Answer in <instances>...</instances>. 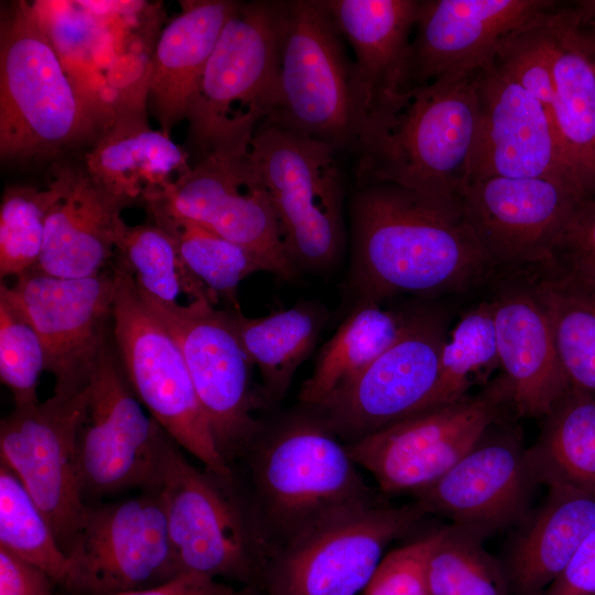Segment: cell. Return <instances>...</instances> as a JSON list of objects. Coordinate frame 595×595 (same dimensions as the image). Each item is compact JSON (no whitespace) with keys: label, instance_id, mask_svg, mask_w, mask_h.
<instances>
[{"label":"cell","instance_id":"cell-14","mask_svg":"<svg viewBox=\"0 0 595 595\" xmlns=\"http://www.w3.org/2000/svg\"><path fill=\"white\" fill-rule=\"evenodd\" d=\"M61 595H111L154 587L181 575L159 488L88 502Z\"/></svg>","mask_w":595,"mask_h":595},{"label":"cell","instance_id":"cell-13","mask_svg":"<svg viewBox=\"0 0 595 595\" xmlns=\"http://www.w3.org/2000/svg\"><path fill=\"white\" fill-rule=\"evenodd\" d=\"M142 298L176 339L216 446L231 468L264 425L255 416L263 402L251 388L253 365L229 311L207 300L181 305Z\"/></svg>","mask_w":595,"mask_h":595},{"label":"cell","instance_id":"cell-23","mask_svg":"<svg viewBox=\"0 0 595 595\" xmlns=\"http://www.w3.org/2000/svg\"><path fill=\"white\" fill-rule=\"evenodd\" d=\"M477 91L480 134L470 182L506 176L553 177L572 184L551 117L533 95L493 60L478 72Z\"/></svg>","mask_w":595,"mask_h":595},{"label":"cell","instance_id":"cell-32","mask_svg":"<svg viewBox=\"0 0 595 595\" xmlns=\"http://www.w3.org/2000/svg\"><path fill=\"white\" fill-rule=\"evenodd\" d=\"M542 419L528 448L539 483L595 494V396L570 387Z\"/></svg>","mask_w":595,"mask_h":595},{"label":"cell","instance_id":"cell-15","mask_svg":"<svg viewBox=\"0 0 595 595\" xmlns=\"http://www.w3.org/2000/svg\"><path fill=\"white\" fill-rule=\"evenodd\" d=\"M447 335L439 313L408 315L397 340L314 412L347 445L426 410Z\"/></svg>","mask_w":595,"mask_h":595},{"label":"cell","instance_id":"cell-4","mask_svg":"<svg viewBox=\"0 0 595 595\" xmlns=\"http://www.w3.org/2000/svg\"><path fill=\"white\" fill-rule=\"evenodd\" d=\"M66 74L33 4L15 1L0 23V154L28 162L91 142L115 121Z\"/></svg>","mask_w":595,"mask_h":595},{"label":"cell","instance_id":"cell-16","mask_svg":"<svg viewBox=\"0 0 595 595\" xmlns=\"http://www.w3.org/2000/svg\"><path fill=\"white\" fill-rule=\"evenodd\" d=\"M87 397L88 386L75 392H53L45 401L14 408L0 422V461L18 476L44 513L66 555L88 506L82 494L75 450Z\"/></svg>","mask_w":595,"mask_h":595},{"label":"cell","instance_id":"cell-29","mask_svg":"<svg viewBox=\"0 0 595 595\" xmlns=\"http://www.w3.org/2000/svg\"><path fill=\"white\" fill-rule=\"evenodd\" d=\"M353 47L359 107L379 91H398L419 0H326Z\"/></svg>","mask_w":595,"mask_h":595},{"label":"cell","instance_id":"cell-31","mask_svg":"<svg viewBox=\"0 0 595 595\" xmlns=\"http://www.w3.org/2000/svg\"><path fill=\"white\" fill-rule=\"evenodd\" d=\"M407 318L380 307L377 301L359 299L322 348L312 375L301 387L300 401L311 409L321 405L397 340Z\"/></svg>","mask_w":595,"mask_h":595},{"label":"cell","instance_id":"cell-45","mask_svg":"<svg viewBox=\"0 0 595 595\" xmlns=\"http://www.w3.org/2000/svg\"><path fill=\"white\" fill-rule=\"evenodd\" d=\"M541 595H595V528L562 574Z\"/></svg>","mask_w":595,"mask_h":595},{"label":"cell","instance_id":"cell-49","mask_svg":"<svg viewBox=\"0 0 595 595\" xmlns=\"http://www.w3.org/2000/svg\"><path fill=\"white\" fill-rule=\"evenodd\" d=\"M227 595H261V589L257 584L244 585L240 589H232Z\"/></svg>","mask_w":595,"mask_h":595},{"label":"cell","instance_id":"cell-33","mask_svg":"<svg viewBox=\"0 0 595 595\" xmlns=\"http://www.w3.org/2000/svg\"><path fill=\"white\" fill-rule=\"evenodd\" d=\"M530 272L570 386L595 396V289L549 264Z\"/></svg>","mask_w":595,"mask_h":595},{"label":"cell","instance_id":"cell-9","mask_svg":"<svg viewBox=\"0 0 595 595\" xmlns=\"http://www.w3.org/2000/svg\"><path fill=\"white\" fill-rule=\"evenodd\" d=\"M331 144L264 121L249 156L277 214L296 266L322 269L344 242L343 184Z\"/></svg>","mask_w":595,"mask_h":595},{"label":"cell","instance_id":"cell-35","mask_svg":"<svg viewBox=\"0 0 595 595\" xmlns=\"http://www.w3.org/2000/svg\"><path fill=\"white\" fill-rule=\"evenodd\" d=\"M115 259L132 274L140 293L148 299L178 303L184 293L192 300L217 302L208 290L184 267L169 234L150 220L145 224L126 225L117 241Z\"/></svg>","mask_w":595,"mask_h":595},{"label":"cell","instance_id":"cell-43","mask_svg":"<svg viewBox=\"0 0 595 595\" xmlns=\"http://www.w3.org/2000/svg\"><path fill=\"white\" fill-rule=\"evenodd\" d=\"M547 264L595 289V195L580 202Z\"/></svg>","mask_w":595,"mask_h":595},{"label":"cell","instance_id":"cell-42","mask_svg":"<svg viewBox=\"0 0 595 595\" xmlns=\"http://www.w3.org/2000/svg\"><path fill=\"white\" fill-rule=\"evenodd\" d=\"M435 534L433 531L388 552L363 595H431L426 564Z\"/></svg>","mask_w":595,"mask_h":595},{"label":"cell","instance_id":"cell-8","mask_svg":"<svg viewBox=\"0 0 595 595\" xmlns=\"http://www.w3.org/2000/svg\"><path fill=\"white\" fill-rule=\"evenodd\" d=\"M342 37L326 0L282 1L280 97L268 122L351 145L359 98Z\"/></svg>","mask_w":595,"mask_h":595},{"label":"cell","instance_id":"cell-46","mask_svg":"<svg viewBox=\"0 0 595 595\" xmlns=\"http://www.w3.org/2000/svg\"><path fill=\"white\" fill-rule=\"evenodd\" d=\"M232 589L231 586L219 580L185 573L154 587L125 591L111 595H227Z\"/></svg>","mask_w":595,"mask_h":595},{"label":"cell","instance_id":"cell-36","mask_svg":"<svg viewBox=\"0 0 595 595\" xmlns=\"http://www.w3.org/2000/svg\"><path fill=\"white\" fill-rule=\"evenodd\" d=\"M487 537L452 523L436 530L426 564L431 595H508L505 569L485 549Z\"/></svg>","mask_w":595,"mask_h":595},{"label":"cell","instance_id":"cell-2","mask_svg":"<svg viewBox=\"0 0 595 595\" xmlns=\"http://www.w3.org/2000/svg\"><path fill=\"white\" fill-rule=\"evenodd\" d=\"M479 69L365 101L351 142L360 186L387 182L458 203L479 142Z\"/></svg>","mask_w":595,"mask_h":595},{"label":"cell","instance_id":"cell-38","mask_svg":"<svg viewBox=\"0 0 595 595\" xmlns=\"http://www.w3.org/2000/svg\"><path fill=\"white\" fill-rule=\"evenodd\" d=\"M0 548L46 572L61 595L67 587L69 561L33 498L11 468L0 461Z\"/></svg>","mask_w":595,"mask_h":595},{"label":"cell","instance_id":"cell-34","mask_svg":"<svg viewBox=\"0 0 595 595\" xmlns=\"http://www.w3.org/2000/svg\"><path fill=\"white\" fill-rule=\"evenodd\" d=\"M153 223L162 227L173 240L182 263L217 302L219 298L237 303L241 281L258 271L262 263L246 248L229 241L206 227L176 217L155 204H145Z\"/></svg>","mask_w":595,"mask_h":595},{"label":"cell","instance_id":"cell-44","mask_svg":"<svg viewBox=\"0 0 595 595\" xmlns=\"http://www.w3.org/2000/svg\"><path fill=\"white\" fill-rule=\"evenodd\" d=\"M50 575L0 548V595H57Z\"/></svg>","mask_w":595,"mask_h":595},{"label":"cell","instance_id":"cell-17","mask_svg":"<svg viewBox=\"0 0 595 595\" xmlns=\"http://www.w3.org/2000/svg\"><path fill=\"white\" fill-rule=\"evenodd\" d=\"M142 203L155 204L246 248L267 272L285 280L295 274L296 264L249 151L204 158Z\"/></svg>","mask_w":595,"mask_h":595},{"label":"cell","instance_id":"cell-3","mask_svg":"<svg viewBox=\"0 0 595 595\" xmlns=\"http://www.w3.org/2000/svg\"><path fill=\"white\" fill-rule=\"evenodd\" d=\"M358 467L316 413L263 428L231 468L264 562L317 522L377 502Z\"/></svg>","mask_w":595,"mask_h":595},{"label":"cell","instance_id":"cell-48","mask_svg":"<svg viewBox=\"0 0 595 595\" xmlns=\"http://www.w3.org/2000/svg\"><path fill=\"white\" fill-rule=\"evenodd\" d=\"M574 13H575V10H574ZM575 21H576L577 34L595 62V29L581 24L577 20L576 13H575Z\"/></svg>","mask_w":595,"mask_h":595},{"label":"cell","instance_id":"cell-22","mask_svg":"<svg viewBox=\"0 0 595 595\" xmlns=\"http://www.w3.org/2000/svg\"><path fill=\"white\" fill-rule=\"evenodd\" d=\"M489 283L500 377L512 412L543 418L571 386L532 274L530 270L496 273Z\"/></svg>","mask_w":595,"mask_h":595},{"label":"cell","instance_id":"cell-40","mask_svg":"<svg viewBox=\"0 0 595 595\" xmlns=\"http://www.w3.org/2000/svg\"><path fill=\"white\" fill-rule=\"evenodd\" d=\"M46 371L42 340L10 286L0 284V379L11 392L14 408L37 403L41 375Z\"/></svg>","mask_w":595,"mask_h":595},{"label":"cell","instance_id":"cell-39","mask_svg":"<svg viewBox=\"0 0 595 595\" xmlns=\"http://www.w3.org/2000/svg\"><path fill=\"white\" fill-rule=\"evenodd\" d=\"M61 194L53 177L46 188L12 185L0 204V278L20 277L35 268L44 242L50 208Z\"/></svg>","mask_w":595,"mask_h":595},{"label":"cell","instance_id":"cell-47","mask_svg":"<svg viewBox=\"0 0 595 595\" xmlns=\"http://www.w3.org/2000/svg\"><path fill=\"white\" fill-rule=\"evenodd\" d=\"M572 4L578 22L595 29V0L574 1Z\"/></svg>","mask_w":595,"mask_h":595},{"label":"cell","instance_id":"cell-1","mask_svg":"<svg viewBox=\"0 0 595 595\" xmlns=\"http://www.w3.org/2000/svg\"><path fill=\"white\" fill-rule=\"evenodd\" d=\"M351 217L353 282L360 299L463 292L495 274L458 203L370 183L355 195Z\"/></svg>","mask_w":595,"mask_h":595},{"label":"cell","instance_id":"cell-6","mask_svg":"<svg viewBox=\"0 0 595 595\" xmlns=\"http://www.w3.org/2000/svg\"><path fill=\"white\" fill-rule=\"evenodd\" d=\"M112 338L126 377L148 413L204 468L235 483L218 451L183 353L171 332L139 292L131 272L117 259Z\"/></svg>","mask_w":595,"mask_h":595},{"label":"cell","instance_id":"cell-5","mask_svg":"<svg viewBox=\"0 0 595 595\" xmlns=\"http://www.w3.org/2000/svg\"><path fill=\"white\" fill-rule=\"evenodd\" d=\"M282 1L239 2L224 25L186 118L199 155L246 154L280 97Z\"/></svg>","mask_w":595,"mask_h":595},{"label":"cell","instance_id":"cell-11","mask_svg":"<svg viewBox=\"0 0 595 595\" xmlns=\"http://www.w3.org/2000/svg\"><path fill=\"white\" fill-rule=\"evenodd\" d=\"M143 408L111 336L91 372L76 434V465L87 504L127 490L158 488L166 432Z\"/></svg>","mask_w":595,"mask_h":595},{"label":"cell","instance_id":"cell-25","mask_svg":"<svg viewBox=\"0 0 595 595\" xmlns=\"http://www.w3.org/2000/svg\"><path fill=\"white\" fill-rule=\"evenodd\" d=\"M162 31L149 63L147 91L160 130L170 134L186 118L220 32L239 2L182 1Z\"/></svg>","mask_w":595,"mask_h":595},{"label":"cell","instance_id":"cell-41","mask_svg":"<svg viewBox=\"0 0 595 595\" xmlns=\"http://www.w3.org/2000/svg\"><path fill=\"white\" fill-rule=\"evenodd\" d=\"M558 6L539 20L508 35L493 58L495 66L533 95L550 117L554 97L553 17Z\"/></svg>","mask_w":595,"mask_h":595},{"label":"cell","instance_id":"cell-30","mask_svg":"<svg viewBox=\"0 0 595 595\" xmlns=\"http://www.w3.org/2000/svg\"><path fill=\"white\" fill-rule=\"evenodd\" d=\"M228 311L248 358L261 375L262 402L281 400L313 350L326 313L313 304H298L261 317L245 316L239 307Z\"/></svg>","mask_w":595,"mask_h":595},{"label":"cell","instance_id":"cell-18","mask_svg":"<svg viewBox=\"0 0 595 595\" xmlns=\"http://www.w3.org/2000/svg\"><path fill=\"white\" fill-rule=\"evenodd\" d=\"M583 198L560 178L491 176L470 182L458 206L496 274L549 263Z\"/></svg>","mask_w":595,"mask_h":595},{"label":"cell","instance_id":"cell-20","mask_svg":"<svg viewBox=\"0 0 595 595\" xmlns=\"http://www.w3.org/2000/svg\"><path fill=\"white\" fill-rule=\"evenodd\" d=\"M559 4L549 0H422L398 91L461 78L490 62L511 33Z\"/></svg>","mask_w":595,"mask_h":595},{"label":"cell","instance_id":"cell-19","mask_svg":"<svg viewBox=\"0 0 595 595\" xmlns=\"http://www.w3.org/2000/svg\"><path fill=\"white\" fill-rule=\"evenodd\" d=\"M10 291L42 340L54 392L85 389L112 336L116 278L110 264L87 278H58L35 269Z\"/></svg>","mask_w":595,"mask_h":595},{"label":"cell","instance_id":"cell-10","mask_svg":"<svg viewBox=\"0 0 595 595\" xmlns=\"http://www.w3.org/2000/svg\"><path fill=\"white\" fill-rule=\"evenodd\" d=\"M425 515L416 502H376L333 515L271 553L258 586L267 595H357L388 545Z\"/></svg>","mask_w":595,"mask_h":595},{"label":"cell","instance_id":"cell-27","mask_svg":"<svg viewBox=\"0 0 595 595\" xmlns=\"http://www.w3.org/2000/svg\"><path fill=\"white\" fill-rule=\"evenodd\" d=\"M595 528V494L548 486L537 511L513 538L505 572L517 595H541L566 569Z\"/></svg>","mask_w":595,"mask_h":595},{"label":"cell","instance_id":"cell-37","mask_svg":"<svg viewBox=\"0 0 595 595\" xmlns=\"http://www.w3.org/2000/svg\"><path fill=\"white\" fill-rule=\"evenodd\" d=\"M499 368L494 309L484 300L461 315L444 343L440 375L428 409L452 403L468 394Z\"/></svg>","mask_w":595,"mask_h":595},{"label":"cell","instance_id":"cell-28","mask_svg":"<svg viewBox=\"0 0 595 595\" xmlns=\"http://www.w3.org/2000/svg\"><path fill=\"white\" fill-rule=\"evenodd\" d=\"M188 152L153 130L142 109L123 111L85 154L84 169L101 187L131 204L159 194L191 169Z\"/></svg>","mask_w":595,"mask_h":595},{"label":"cell","instance_id":"cell-26","mask_svg":"<svg viewBox=\"0 0 595 595\" xmlns=\"http://www.w3.org/2000/svg\"><path fill=\"white\" fill-rule=\"evenodd\" d=\"M551 119L564 169L586 197L595 195V62L576 31L572 2L554 11Z\"/></svg>","mask_w":595,"mask_h":595},{"label":"cell","instance_id":"cell-7","mask_svg":"<svg viewBox=\"0 0 595 595\" xmlns=\"http://www.w3.org/2000/svg\"><path fill=\"white\" fill-rule=\"evenodd\" d=\"M158 488L182 574L258 585L264 555L237 480L194 466L166 433Z\"/></svg>","mask_w":595,"mask_h":595},{"label":"cell","instance_id":"cell-21","mask_svg":"<svg viewBox=\"0 0 595 595\" xmlns=\"http://www.w3.org/2000/svg\"><path fill=\"white\" fill-rule=\"evenodd\" d=\"M493 424L444 475L414 493L426 512L486 534L522 523L539 483L519 431Z\"/></svg>","mask_w":595,"mask_h":595},{"label":"cell","instance_id":"cell-24","mask_svg":"<svg viewBox=\"0 0 595 595\" xmlns=\"http://www.w3.org/2000/svg\"><path fill=\"white\" fill-rule=\"evenodd\" d=\"M53 177L61 194L46 217L44 242L35 270L58 278H87L107 269L127 225L131 203L98 185L84 166L58 164Z\"/></svg>","mask_w":595,"mask_h":595},{"label":"cell","instance_id":"cell-12","mask_svg":"<svg viewBox=\"0 0 595 595\" xmlns=\"http://www.w3.org/2000/svg\"><path fill=\"white\" fill-rule=\"evenodd\" d=\"M511 409L500 376L479 392L431 408L347 444L383 494L416 493L452 468Z\"/></svg>","mask_w":595,"mask_h":595}]
</instances>
